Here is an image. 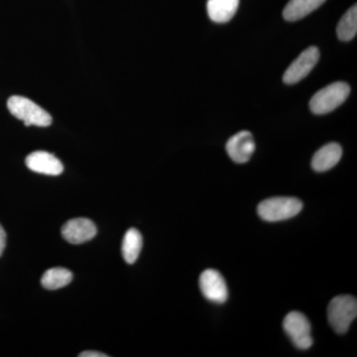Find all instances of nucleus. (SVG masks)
I'll return each instance as SVG.
<instances>
[{
	"label": "nucleus",
	"mask_w": 357,
	"mask_h": 357,
	"mask_svg": "<svg viewBox=\"0 0 357 357\" xmlns=\"http://www.w3.org/2000/svg\"><path fill=\"white\" fill-rule=\"evenodd\" d=\"M10 114L24 122L26 126L47 128L52 124V116L46 110L24 96H13L7 102Z\"/></svg>",
	"instance_id": "obj_1"
},
{
	"label": "nucleus",
	"mask_w": 357,
	"mask_h": 357,
	"mask_svg": "<svg viewBox=\"0 0 357 357\" xmlns=\"http://www.w3.org/2000/svg\"><path fill=\"white\" fill-rule=\"evenodd\" d=\"M302 208L303 203L300 199L290 197H275L261 202L258 206L257 213L263 220L275 222L296 217Z\"/></svg>",
	"instance_id": "obj_2"
},
{
	"label": "nucleus",
	"mask_w": 357,
	"mask_h": 357,
	"mask_svg": "<svg viewBox=\"0 0 357 357\" xmlns=\"http://www.w3.org/2000/svg\"><path fill=\"white\" fill-rule=\"evenodd\" d=\"M357 316V301L352 296H337L328 307V323L335 333L344 335Z\"/></svg>",
	"instance_id": "obj_3"
},
{
	"label": "nucleus",
	"mask_w": 357,
	"mask_h": 357,
	"mask_svg": "<svg viewBox=\"0 0 357 357\" xmlns=\"http://www.w3.org/2000/svg\"><path fill=\"white\" fill-rule=\"evenodd\" d=\"M349 93L351 88L344 82H335L328 84L312 96L310 109L314 114H330L347 100Z\"/></svg>",
	"instance_id": "obj_4"
},
{
	"label": "nucleus",
	"mask_w": 357,
	"mask_h": 357,
	"mask_svg": "<svg viewBox=\"0 0 357 357\" xmlns=\"http://www.w3.org/2000/svg\"><path fill=\"white\" fill-rule=\"evenodd\" d=\"M283 326L296 347L304 351L312 347L311 324L304 314L300 312H289L284 319Z\"/></svg>",
	"instance_id": "obj_5"
},
{
	"label": "nucleus",
	"mask_w": 357,
	"mask_h": 357,
	"mask_svg": "<svg viewBox=\"0 0 357 357\" xmlns=\"http://www.w3.org/2000/svg\"><path fill=\"white\" fill-rule=\"evenodd\" d=\"M319 51L317 47H310L301 53L299 57L289 66L284 74V83L294 84L299 83L311 73L319 62Z\"/></svg>",
	"instance_id": "obj_6"
},
{
	"label": "nucleus",
	"mask_w": 357,
	"mask_h": 357,
	"mask_svg": "<svg viewBox=\"0 0 357 357\" xmlns=\"http://www.w3.org/2000/svg\"><path fill=\"white\" fill-rule=\"evenodd\" d=\"M199 289L204 297L215 304H223L229 297L227 283L220 272L213 269L204 271L199 277Z\"/></svg>",
	"instance_id": "obj_7"
},
{
	"label": "nucleus",
	"mask_w": 357,
	"mask_h": 357,
	"mask_svg": "<svg viewBox=\"0 0 357 357\" xmlns=\"http://www.w3.org/2000/svg\"><path fill=\"white\" fill-rule=\"evenodd\" d=\"M255 148L252 133L248 130L241 131L230 137L225 146L230 159L238 164L248 162L255 153Z\"/></svg>",
	"instance_id": "obj_8"
},
{
	"label": "nucleus",
	"mask_w": 357,
	"mask_h": 357,
	"mask_svg": "<svg viewBox=\"0 0 357 357\" xmlns=\"http://www.w3.org/2000/svg\"><path fill=\"white\" fill-rule=\"evenodd\" d=\"M95 223L89 218H77L70 220L62 227V236L72 244L88 243L96 236Z\"/></svg>",
	"instance_id": "obj_9"
},
{
	"label": "nucleus",
	"mask_w": 357,
	"mask_h": 357,
	"mask_svg": "<svg viewBox=\"0 0 357 357\" xmlns=\"http://www.w3.org/2000/svg\"><path fill=\"white\" fill-rule=\"evenodd\" d=\"M25 163L33 172L44 175L59 176L64 171L62 162L49 152H33L28 155Z\"/></svg>",
	"instance_id": "obj_10"
},
{
	"label": "nucleus",
	"mask_w": 357,
	"mask_h": 357,
	"mask_svg": "<svg viewBox=\"0 0 357 357\" xmlns=\"http://www.w3.org/2000/svg\"><path fill=\"white\" fill-rule=\"evenodd\" d=\"M342 156V146L337 143H328L319 149L312 157V169L317 172H326L337 165Z\"/></svg>",
	"instance_id": "obj_11"
},
{
	"label": "nucleus",
	"mask_w": 357,
	"mask_h": 357,
	"mask_svg": "<svg viewBox=\"0 0 357 357\" xmlns=\"http://www.w3.org/2000/svg\"><path fill=\"white\" fill-rule=\"evenodd\" d=\"M238 6L239 0H208L206 8L213 22L227 23L236 15Z\"/></svg>",
	"instance_id": "obj_12"
},
{
	"label": "nucleus",
	"mask_w": 357,
	"mask_h": 357,
	"mask_svg": "<svg viewBox=\"0 0 357 357\" xmlns=\"http://www.w3.org/2000/svg\"><path fill=\"white\" fill-rule=\"evenodd\" d=\"M326 0H290L283 11L286 20L293 22L306 17L318 9Z\"/></svg>",
	"instance_id": "obj_13"
},
{
	"label": "nucleus",
	"mask_w": 357,
	"mask_h": 357,
	"mask_svg": "<svg viewBox=\"0 0 357 357\" xmlns=\"http://www.w3.org/2000/svg\"><path fill=\"white\" fill-rule=\"evenodd\" d=\"M142 236L137 229H130L128 230L122 241V256L128 264H133L139 257L141 249H142Z\"/></svg>",
	"instance_id": "obj_14"
},
{
	"label": "nucleus",
	"mask_w": 357,
	"mask_h": 357,
	"mask_svg": "<svg viewBox=\"0 0 357 357\" xmlns=\"http://www.w3.org/2000/svg\"><path fill=\"white\" fill-rule=\"evenodd\" d=\"M73 280V273L66 268L56 267L47 270L41 278L42 286L47 290H58L69 285Z\"/></svg>",
	"instance_id": "obj_15"
},
{
	"label": "nucleus",
	"mask_w": 357,
	"mask_h": 357,
	"mask_svg": "<svg viewBox=\"0 0 357 357\" xmlns=\"http://www.w3.org/2000/svg\"><path fill=\"white\" fill-rule=\"evenodd\" d=\"M357 32V6H354L342 16L337 28L338 39L342 41H351Z\"/></svg>",
	"instance_id": "obj_16"
},
{
	"label": "nucleus",
	"mask_w": 357,
	"mask_h": 357,
	"mask_svg": "<svg viewBox=\"0 0 357 357\" xmlns=\"http://www.w3.org/2000/svg\"><path fill=\"white\" fill-rule=\"evenodd\" d=\"M6 245V232L3 227L0 225V256L3 253Z\"/></svg>",
	"instance_id": "obj_17"
},
{
	"label": "nucleus",
	"mask_w": 357,
	"mask_h": 357,
	"mask_svg": "<svg viewBox=\"0 0 357 357\" xmlns=\"http://www.w3.org/2000/svg\"><path fill=\"white\" fill-rule=\"evenodd\" d=\"M79 357H107V354L98 351H84L79 354Z\"/></svg>",
	"instance_id": "obj_18"
}]
</instances>
